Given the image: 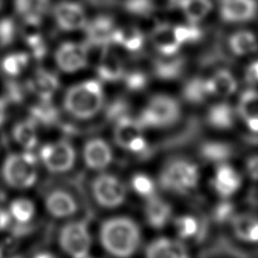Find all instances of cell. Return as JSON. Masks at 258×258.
Returning a JSON list of instances; mask_svg holds the SVG:
<instances>
[{
	"mask_svg": "<svg viewBox=\"0 0 258 258\" xmlns=\"http://www.w3.org/2000/svg\"><path fill=\"white\" fill-rule=\"evenodd\" d=\"M138 225L127 217L111 218L100 229V241L104 249L118 257L131 256L140 245Z\"/></svg>",
	"mask_w": 258,
	"mask_h": 258,
	"instance_id": "1",
	"label": "cell"
},
{
	"mask_svg": "<svg viewBox=\"0 0 258 258\" xmlns=\"http://www.w3.org/2000/svg\"><path fill=\"white\" fill-rule=\"evenodd\" d=\"M104 91L98 80H87L69 88L63 98L66 111L77 119H90L103 107Z\"/></svg>",
	"mask_w": 258,
	"mask_h": 258,
	"instance_id": "2",
	"label": "cell"
},
{
	"mask_svg": "<svg viewBox=\"0 0 258 258\" xmlns=\"http://www.w3.org/2000/svg\"><path fill=\"white\" fill-rule=\"evenodd\" d=\"M36 161V156L30 150L8 155L2 165V176L5 182L14 188L32 186L37 178Z\"/></svg>",
	"mask_w": 258,
	"mask_h": 258,
	"instance_id": "3",
	"label": "cell"
},
{
	"mask_svg": "<svg viewBox=\"0 0 258 258\" xmlns=\"http://www.w3.org/2000/svg\"><path fill=\"white\" fill-rule=\"evenodd\" d=\"M180 113V106L174 98L158 94L148 101L137 120L143 128H163L173 125Z\"/></svg>",
	"mask_w": 258,
	"mask_h": 258,
	"instance_id": "4",
	"label": "cell"
},
{
	"mask_svg": "<svg viewBox=\"0 0 258 258\" xmlns=\"http://www.w3.org/2000/svg\"><path fill=\"white\" fill-rule=\"evenodd\" d=\"M200 180V171L196 163L185 159L168 162L159 175L162 188L176 194H186L194 189Z\"/></svg>",
	"mask_w": 258,
	"mask_h": 258,
	"instance_id": "5",
	"label": "cell"
},
{
	"mask_svg": "<svg viewBox=\"0 0 258 258\" xmlns=\"http://www.w3.org/2000/svg\"><path fill=\"white\" fill-rule=\"evenodd\" d=\"M58 244L67 254L73 257H87L92 244L88 223L85 220H77L66 224L58 234Z\"/></svg>",
	"mask_w": 258,
	"mask_h": 258,
	"instance_id": "6",
	"label": "cell"
},
{
	"mask_svg": "<svg viewBox=\"0 0 258 258\" xmlns=\"http://www.w3.org/2000/svg\"><path fill=\"white\" fill-rule=\"evenodd\" d=\"M39 157L49 171L62 173L74 166L76 151L69 141L59 140L44 144L39 150Z\"/></svg>",
	"mask_w": 258,
	"mask_h": 258,
	"instance_id": "7",
	"label": "cell"
},
{
	"mask_svg": "<svg viewBox=\"0 0 258 258\" xmlns=\"http://www.w3.org/2000/svg\"><path fill=\"white\" fill-rule=\"evenodd\" d=\"M92 191L96 202L104 208H116L126 198V187L120 178L110 173L98 175L92 183Z\"/></svg>",
	"mask_w": 258,
	"mask_h": 258,
	"instance_id": "8",
	"label": "cell"
},
{
	"mask_svg": "<svg viewBox=\"0 0 258 258\" xmlns=\"http://www.w3.org/2000/svg\"><path fill=\"white\" fill-rule=\"evenodd\" d=\"M143 127L137 119L124 116L115 121L114 140L121 148L133 153H142L147 143L143 136Z\"/></svg>",
	"mask_w": 258,
	"mask_h": 258,
	"instance_id": "9",
	"label": "cell"
},
{
	"mask_svg": "<svg viewBox=\"0 0 258 258\" xmlns=\"http://www.w3.org/2000/svg\"><path fill=\"white\" fill-rule=\"evenodd\" d=\"M88 46L85 43L68 41L61 43L55 51V62L64 73H75L87 66Z\"/></svg>",
	"mask_w": 258,
	"mask_h": 258,
	"instance_id": "10",
	"label": "cell"
},
{
	"mask_svg": "<svg viewBox=\"0 0 258 258\" xmlns=\"http://www.w3.org/2000/svg\"><path fill=\"white\" fill-rule=\"evenodd\" d=\"M53 17L57 26L64 31L85 28L87 16L83 6L73 1H61L54 6Z\"/></svg>",
	"mask_w": 258,
	"mask_h": 258,
	"instance_id": "11",
	"label": "cell"
},
{
	"mask_svg": "<svg viewBox=\"0 0 258 258\" xmlns=\"http://www.w3.org/2000/svg\"><path fill=\"white\" fill-rule=\"evenodd\" d=\"M258 11L256 0H220L221 18L228 23H244L252 20Z\"/></svg>",
	"mask_w": 258,
	"mask_h": 258,
	"instance_id": "12",
	"label": "cell"
},
{
	"mask_svg": "<svg viewBox=\"0 0 258 258\" xmlns=\"http://www.w3.org/2000/svg\"><path fill=\"white\" fill-rule=\"evenodd\" d=\"M83 158L88 167L100 170L106 168L112 162L113 152L104 139L92 138L85 143Z\"/></svg>",
	"mask_w": 258,
	"mask_h": 258,
	"instance_id": "13",
	"label": "cell"
},
{
	"mask_svg": "<svg viewBox=\"0 0 258 258\" xmlns=\"http://www.w3.org/2000/svg\"><path fill=\"white\" fill-rule=\"evenodd\" d=\"M85 29L89 44L105 47L112 42L116 27L111 17L100 15L87 22Z\"/></svg>",
	"mask_w": 258,
	"mask_h": 258,
	"instance_id": "14",
	"label": "cell"
},
{
	"mask_svg": "<svg viewBox=\"0 0 258 258\" xmlns=\"http://www.w3.org/2000/svg\"><path fill=\"white\" fill-rule=\"evenodd\" d=\"M241 184V175L234 167L225 162L218 165L212 179V185L217 194L223 198H229L240 188Z\"/></svg>",
	"mask_w": 258,
	"mask_h": 258,
	"instance_id": "15",
	"label": "cell"
},
{
	"mask_svg": "<svg viewBox=\"0 0 258 258\" xmlns=\"http://www.w3.org/2000/svg\"><path fill=\"white\" fill-rule=\"evenodd\" d=\"M45 208L55 218H68L75 215L78 211L77 201L74 196L60 188L53 189L46 196Z\"/></svg>",
	"mask_w": 258,
	"mask_h": 258,
	"instance_id": "16",
	"label": "cell"
},
{
	"mask_svg": "<svg viewBox=\"0 0 258 258\" xmlns=\"http://www.w3.org/2000/svg\"><path fill=\"white\" fill-rule=\"evenodd\" d=\"M59 87L56 74L45 69H38L29 79L26 89L34 93L38 99L51 100V97Z\"/></svg>",
	"mask_w": 258,
	"mask_h": 258,
	"instance_id": "17",
	"label": "cell"
},
{
	"mask_svg": "<svg viewBox=\"0 0 258 258\" xmlns=\"http://www.w3.org/2000/svg\"><path fill=\"white\" fill-rule=\"evenodd\" d=\"M150 39L161 55L177 54L181 46L176 38L174 26L167 23L156 25L151 31Z\"/></svg>",
	"mask_w": 258,
	"mask_h": 258,
	"instance_id": "18",
	"label": "cell"
},
{
	"mask_svg": "<svg viewBox=\"0 0 258 258\" xmlns=\"http://www.w3.org/2000/svg\"><path fill=\"white\" fill-rule=\"evenodd\" d=\"M125 71L124 63L119 55L105 46L97 64L99 78L109 83L118 82L123 79Z\"/></svg>",
	"mask_w": 258,
	"mask_h": 258,
	"instance_id": "19",
	"label": "cell"
},
{
	"mask_svg": "<svg viewBox=\"0 0 258 258\" xmlns=\"http://www.w3.org/2000/svg\"><path fill=\"white\" fill-rule=\"evenodd\" d=\"M145 254L150 258H184L188 256L184 244L165 237L157 238L149 243Z\"/></svg>",
	"mask_w": 258,
	"mask_h": 258,
	"instance_id": "20",
	"label": "cell"
},
{
	"mask_svg": "<svg viewBox=\"0 0 258 258\" xmlns=\"http://www.w3.org/2000/svg\"><path fill=\"white\" fill-rule=\"evenodd\" d=\"M171 207L163 199L154 195L147 198L144 207L145 219L148 225L154 229L163 228L171 217Z\"/></svg>",
	"mask_w": 258,
	"mask_h": 258,
	"instance_id": "21",
	"label": "cell"
},
{
	"mask_svg": "<svg viewBox=\"0 0 258 258\" xmlns=\"http://www.w3.org/2000/svg\"><path fill=\"white\" fill-rule=\"evenodd\" d=\"M235 236L244 242H258V217L249 213L234 215L231 219Z\"/></svg>",
	"mask_w": 258,
	"mask_h": 258,
	"instance_id": "22",
	"label": "cell"
},
{
	"mask_svg": "<svg viewBox=\"0 0 258 258\" xmlns=\"http://www.w3.org/2000/svg\"><path fill=\"white\" fill-rule=\"evenodd\" d=\"M154 74L164 81H171L178 78L184 68V60L177 54L161 55L154 62Z\"/></svg>",
	"mask_w": 258,
	"mask_h": 258,
	"instance_id": "23",
	"label": "cell"
},
{
	"mask_svg": "<svg viewBox=\"0 0 258 258\" xmlns=\"http://www.w3.org/2000/svg\"><path fill=\"white\" fill-rule=\"evenodd\" d=\"M113 43L118 44L129 51L139 50L144 43V36L140 29L135 26L116 28L113 34Z\"/></svg>",
	"mask_w": 258,
	"mask_h": 258,
	"instance_id": "24",
	"label": "cell"
},
{
	"mask_svg": "<svg viewBox=\"0 0 258 258\" xmlns=\"http://www.w3.org/2000/svg\"><path fill=\"white\" fill-rule=\"evenodd\" d=\"M36 126L37 123L32 118H28L16 123L13 127L14 140L25 150L33 149L38 142Z\"/></svg>",
	"mask_w": 258,
	"mask_h": 258,
	"instance_id": "25",
	"label": "cell"
},
{
	"mask_svg": "<svg viewBox=\"0 0 258 258\" xmlns=\"http://www.w3.org/2000/svg\"><path fill=\"white\" fill-rule=\"evenodd\" d=\"M229 46L234 54L244 56L258 49V40L252 31L241 29L230 36Z\"/></svg>",
	"mask_w": 258,
	"mask_h": 258,
	"instance_id": "26",
	"label": "cell"
},
{
	"mask_svg": "<svg viewBox=\"0 0 258 258\" xmlns=\"http://www.w3.org/2000/svg\"><path fill=\"white\" fill-rule=\"evenodd\" d=\"M208 80L212 95L228 97L237 90V80L228 70L221 69Z\"/></svg>",
	"mask_w": 258,
	"mask_h": 258,
	"instance_id": "27",
	"label": "cell"
},
{
	"mask_svg": "<svg viewBox=\"0 0 258 258\" xmlns=\"http://www.w3.org/2000/svg\"><path fill=\"white\" fill-rule=\"evenodd\" d=\"M178 7L189 23H199L212 10V0H177Z\"/></svg>",
	"mask_w": 258,
	"mask_h": 258,
	"instance_id": "28",
	"label": "cell"
},
{
	"mask_svg": "<svg viewBox=\"0 0 258 258\" xmlns=\"http://www.w3.org/2000/svg\"><path fill=\"white\" fill-rule=\"evenodd\" d=\"M208 122L216 129H229L234 124V112L227 103L214 104L208 112Z\"/></svg>",
	"mask_w": 258,
	"mask_h": 258,
	"instance_id": "29",
	"label": "cell"
},
{
	"mask_svg": "<svg viewBox=\"0 0 258 258\" xmlns=\"http://www.w3.org/2000/svg\"><path fill=\"white\" fill-rule=\"evenodd\" d=\"M182 95L184 99L189 103H201L207 99L211 94L210 84L208 79L192 78L183 87Z\"/></svg>",
	"mask_w": 258,
	"mask_h": 258,
	"instance_id": "30",
	"label": "cell"
},
{
	"mask_svg": "<svg viewBox=\"0 0 258 258\" xmlns=\"http://www.w3.org/2000/svg\"><path fill=\"white\" fill-rule=\"evenodd\" d=\"M30 115L37 124L53 125L58 120V111L52 105L51 100L39 99V101L30 108Z\"/></svg>",
	"mask_w": 258,
	"mask_h": 258,
	"instance_id": "31",
	"label": "cell"
},
{
	"mask_svg": "<svg viewBox=\"0 0 258 258\" xmlns=\"http://www.w3.org/2000/svg\"><path fill=\"white\" fill-rule=\"evenodd\" d=\"M201 155L208 161L223 163L232 156V147L222 141H208L202 145Z\"/></svg>",
	"mask_w": 258,
	"mask_h": 258,
	"instance_id": "32",
	"label": "cell"
},
{
	"mask_svg": "<svg viewBox=\"0 0 258 258\" xmlns=\"http://www.w3.org/2000/svg\"><path fill=\"white\" fill-rule=\"evenodd\" d=\"M16 11L23 19L41 20L46 11L49 0H15Z\"/></svg>",
	"mask_w": 258,
	"mask_h": 258,
	"instance_id": "33",
	"label": "cell"
},
{
	"mask_svg": "<svg viewBox=\"0 0 258 258\" xmlns=\"http://www.w3.org/2000/svg\"><path fill=\"white\" fill-rule=\"evenodd\" d=\"M30 55L26 52H12L7 54L1 62L3 72L9 77H17L27 68Z\"/></svg>",
	"mask_w": 258,
	"mask_h": 258,
	"instance_id": "34",
	"label": "cell"
},
{
	"mask_svg": "<svg viewBox=\"0 0 258 258\" xmlns=\"http://www.w3.org/2000/svg\"><path fill=\"white\" fill-rule=\"evenodd\" d=\"M11 219L17 224H28L34 215V205L27 199H16L9 206Z\"/></svg>",
	"mask_w": 258,
	"mask_h": 258,
	"instance_id": "35",
	"label": "cell"
},
{
	"mask_svg": "<svg viewBox=\"0 0 258 258\" xmlns=\"http://www.w3.org/2000/svg\"><path fill=\"white\" fill-rule=\"evenodd\" d=\"M238 113L245 120L249 117H258V91L245 90L239 99Z\"/></svg>",
	"mask_w": 258,
	"mask_h": 258,
	"instance_id": "36",
	"label": "cell"
},
{
	"mask_svg": "<svg viewBox=\"0 0 258 258\" xmlns=\"http://www.w3.org/2000/svg\"><path fill=\"white\" fill-rule=\"evenodd\" d=\"M174 227L181 239H188L198 233L199 222L190 215H183L175 219Z\"/></svg>",
	"mask_w": 258,
	"mask_h": 258,
	"instance_id": "37",
	"label": "cell"
},
{
	"mask_svg": "<svg viewBox=\"0 0 258 258\" xmlns=\"http://www.w3.org/2000/svg\"><path fill=\"white\" fill-rule=\"evenodd\" d=\"M132 188L139 196L148 198L154 195L155 184L151 177L145 173H136L131 178Z\"/></svg>",
	"mask_w": 258,
	"mask_h": 258,
	"instance_id": "38",
	"label": "cell"
},
{
	"mask_svg": "<svg viewBox=\"0 0 258 258\" xmlns=\"http://www.w3.org/2000/svg\"><path fill=\"white\" fill-rule=\"evenodd\" d=\"M174 30L176 38L181 45L198 41L202 36V31L196 23H189L188 25H176L174 26Z\"/></svg>",
	"mask_w": 258,
	"mask_h": 258,
	"instance_id": "39",
	"label": "cell"
},
{
	"mask_svg": "<svg viewBox=\"0 0 258 258\" xmlns=\"http://www.w3.org/2000/svg\"><path fill=\"white\" fill-rule=\"evenodd\" d=\"M122 80L124 81L127 89L133 92L143 90L146 87L148 82L146 75L139 70H133L129 72L125 71V74Z\"/></svg>",
	"mask_w": 258,
	"mask_h": 258,
	"instance_id": "40",
	"label": "cell"
},
{
	"mask_svg": "<svg viewBox=\"0 0 258 258\" xmlns=\"http://www.w3.org/2000/svg\"><path fill=\"white\" fill-rule=\"evenodd\" d=\"M234 205L229 201H222L219 203L214 209V219L219 223H224L227 221H231V219L235 215Z\"/></svg>",
	"mask_w": 258,
	"mask_h": 258,
	"instance_id": "41",
	"label": "cell"
},
{
	"mask_svg": "<svg viewBox=\"0 0 258 258\" xmlns=\"http://www.w3.org/2000/svg\"><path fill=\"white\" fill-rule=\"evenodd\" d=\"M128 115V105L122 99H117L108 107L107 117L111 121H117L120 118Z\"/></svg>",
	"mask_w": 258,
	"mask_h": 258,
	"instance_id": "42",
	"label": "cell"
},
{
	"mask_svg": "<svg viewBox=\"0 0 258 258\" xmlns=\"http://www.w3.org/2000/svg\"><path fill=\"white\" fill-rule=\"evenodd\" d=\"M25 89H23L21 87V85H19L18 83L14 82V81H10L6 85V96H5V99L7 101L15 102V103L21 102L23 100V98H24V91H25Z\"/></svg>",
	"mask_w": 258,
	"mask_h": 258,
	"instance_id": "43",
	"label": "cell"
},
{
	"mask_svg": "<svg viewBox=\"0 0 258 258\" xmlns=\"http://www.w3.org/2000/svg\"><path fill=\"white\" fill-rule=\"evenodd\" d=\"M14 37V26L11 20L2 19L0 21V45L9 44Z\"/></svg>",
	"mask_w": 258,
	"mask_h": 258,
	"instance_id": "44",
	"label": "cell"
},
{
	"mask_svg": "<svg viewBox=\"0 0 258 258\" xmlns=\"http://www.w3.org/2000/svg\"><path fill=\"white\" fill-rule=\"evenodd\" d=\"M246 169L253 180H258V155H253L247 159Z\"/></svg>",
	"mask_w": 258,
	"mask_h": 258,
	"instance_id": "45",
	"label": "cell"
},
{
	"mask_svg": "<svg viewBox=\"0 0 258 258\" xmlns=\"http://www.w3.org/2000/svg\"><path fill=\"white\" fill-rule=\"evenodd\" d=\"M245 79L250 84L258 83V59L249 64L245 73Z\"/></svg>",
	"mask_w": 258,
	"mask_h": 258,
	"instance_id": "46",
	"label": "cell"
},
{
	"mask_svg": "<svg viewBox=\"0 0 258 258\" xmlns=\"http://www.w3.org/2000/svg\"><path fill=\"white\" fill-rule=\"evenodd\" d=\"M11 216L8 211L0 209V231H3L10 227L11 225Z\"/></svg>",
	"mask_w": 258,
	"mask_h": 258,
	"instance_id": "47",
	"label": "cell"
},
{
	"mask_svg": "<svg viewBox=\"0 0 258 258\" xmlns=\"http://www.w3.org/2000/svg\"><path fill=\"white\" fill-rule=\"evenodd\" d=\"M8 101L5 98H0V126L4 123L7 113Z\"/></svg>",
	"mask_w": 258,
	"mask_h": 258,
	"instance_id": "48",
	"label": "cell"
},
{
	"mask_svg": "<svg viewBox=\"0 0 258 258\" xmlns=\"http://www.w3.org/2000/svg\"><path fill=\"white\" fill-rule=\"evenodd\" d=\"M244 121L251 131L258 133V117H249Z\"/></svg>",
	"mask_w": 258,
	"mask_h": 258,
	"instance_id": "49",
	"label": "cell"
},
{
	"mask_svg": "<svg viewBox=\"0 0 258 258\" xmlns=\"http://www.w3.org/2000/svg\"><path fill=\"white\" fill-rule=\"evenodd\" d=\"M2 5H3V0H0V9H1Z\"/></svg>",
	"mask_w": 258,
	"mask_h": 258,
	"instance_id": "50",
	"label": "cell"
}]
</instances>
